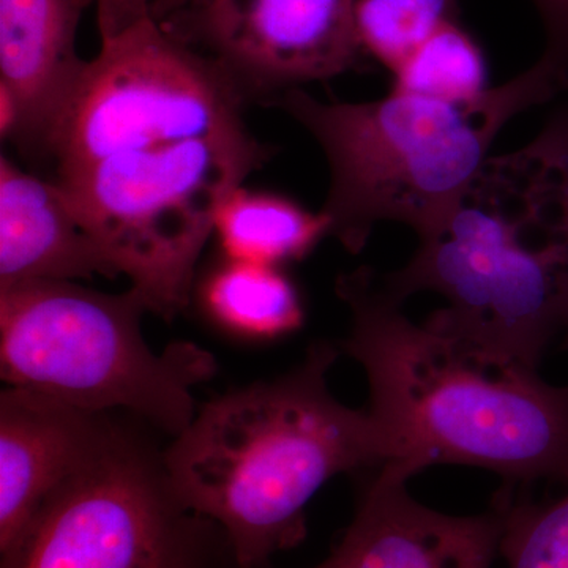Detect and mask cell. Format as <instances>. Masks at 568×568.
I'll list each match as a JSON object with an SVG mask.
<instances>
[{
  "label": "cell",
  "mask_w": 568,
  "mask_h": 568,
  "mask_svg": "<svg viewBox=\"0 0 568 568\" xmlns=\"http://www.w3.org/2000/svg\"><path fill=\"white\" fill-rule=\"evenodd\" d=\"M336 294L351 310L342 351L364 366L368 410L386 439L383 467L407 480L465 465L507 484H568V387L413 323L372 267L339 275Z\"/></svg>",
  "instance_id": "cell-1"
},
{
  "label": "cell",
  "mask_w": 568,
  "mask_h": 568,
  "mask_svg": "<svg viewBox=\"0 0 568 568\" xmlns=\"http://www.w3.org/2000/svg\"><path fill=\"white\" fill-rule=\"evenodd\" d=\"M413 260L381 275L405 302L433 291L426 324L470 349L537 369L568 331V106L521 151L489 156Z\"/></svg>",
  "instance_id": "cell-2"
},
{
  "label": "cell",
  "mask_w": 568,
  "mask_h": 568,
  "mask_svg": "<svg viewBox=\"0 0 568 568\" xmlns=\"http://www.w3.org/2000/svg\"><path fill=\"white\" fill-rule=\"evenodd\" d=\"M339 353L317 342L286 375L212 399L163 454L174 495L222 529L241 568H271L297 547L305 508L332 477L387 465L372 413L328 390Z\"/></svg>",
  "instance_id": "cell-3"
},
{
  "label": "cell",
  "mask_w": 568,
  "mask_h": 568,
  "mask_svg": "<svg viewBox=\"0 0 568 568\" xmlns=\"http://www.w3.org/2000/svg\"><path fill=\"white\" fill-rule=\"evenodd\" d=\"M567 89V71L544 54L469 102L392 91L375 102L323 103L301 88L274 103L320 142L331 170L321 211L328 235L357 254L386 220L407 224L418 239L432 233L487 162L503 126Z\"/></svg>",
  "instance_id": "cell-4"
},
{
  "label": "cell",
  "mask_w": 568,
  "mask_h": 568,
  "mask_svg": "<svg viewBox=\"0 0 568 568\" xmlns=\"http://www.w3.org/2000/svg\"><path fill=\"white\" fill-rule=\"evenodd\" d=\"M140 294L37 282L0 290V373L9 387L92 414L125 410L173 437L194 416L193 388L216 372L190 342L155 353L142 336Z\"/></svg>",
  "instance_id": "cell-5"
},
{
  "label": "cell",
  "mask_w": 568,
  "mask_h": 568,
  "mask_svg": "<svg viewBox=\"0 0 568 568\" xmlns=\"http://www.w3.org/2000/svg\"><path fill=\"white\" fill-rule=\"evenodd\" d=\"M271 156L245 129L115 153L52 182L149 313L171 321L192 301L224 201Z\"/></svg>",
  "instance_id": "cell-6"
},
{
  "label": "cell",
  "mask_w": 568,
  "mask_h": 568,
  "mask_svg": "<svg viewBox=\"0 0 568 568\" xmlns=\"http://www.w3.org/2000/svg\"><path fill=\"white\" fill-rule=\"evenodd\" d=\"M0 568H241L222 529L189 510L144 444L112 428L44 504Z\"/></svg>",
  "instance_id": "cell-7"
},
{
  "label": "cell",
  "mask_w": 568,
  "mask_h": 568,
  "mask_svg": "<svg viewBox=\"0 0 568 568\" xmlns=\"http://www.w3.org/2000/svg\"><path fill=\"white\" fill-rule=\"evenodd\" d=\"M226 70L152 17L102 39L55 140V175L115 153L246 129Z\"/></svg>",
  "instance_id": "cell-8"
},
{
  "label": "cell",
  "mask_w": 568,
  "mask_h": 568,
  "mask_svg": "<svg viewBox=\"0 0 568 568\" xmlns=\"http://www.w3.org/2000/svg\"><path fill=\"white\" fill-rule=\"evenodd\" d=\"M357 0H211L174 21L226 70L246 102L355 69Z\"/></svg>",
  "instance_id": "cell-9"
},
{
  "label": "cell",
  "mask_w": 568,
  "mask_h": 568,
  "mask_svg": "<svg viewBox=\"0 0 568 568\" xmlns=\"http://www.w3.org/2000/svg\"><path fill=\"white\" fill-rule=\"evenodd\" d=\"M93 0H0V91L17 125L10 140L22 155L52 162L55 140L89 61L77 32Z\"/></svg>",
  "instance_id": "cell-10"
},
{
  "label": "cell",
  "mask_w": 568,
  "mask_h": 568,
  "mask_svg": "<svg viewBox=\"0 0 568 568\" xmlns=\"http://www.w3.org/2000/svg\"><path fill=\"white\" fill-rule=\"evenodd\" d=\"M387 467L366 484L355 517L313 568H489L499 545L496 511L452 517L422 506Z\"/></svg>",
  "instance_id": "cell-11"
},
{
  "label": "cell",
  "mask_w": 568,
  "mask_h": 568,
  "mask_svg": "<svg viewBox=\"0 0 568 568\" xmlns=\"http://www.w3.org/2000/svg\"><path fill=\"white\" fill-rule=\"evenodd\" d=\"M104 417L24 388L0 394V555L103 446Z\"/></svg>",
  "instance_id": "cell-12"
},
{
  "label": "cell",
  "mask_w": 568,
  "mask_h": 568,
  "mask_svg": "<svg viewBox=\"0 0 568 568\" xmlns=\"http://www.w3.org/2000/svg\"><path fill=\"white\" fill-rule=\"evenodd\" d=\"M119 276L52 181L0 159V290Z\"/></svg>",
  "instance_id": "cell-13"
},
{
  "label": "cell",
  "mask_w": 568,
  "mask_h": 568,
  "mask_svg": "<svg viewBox=\"0 0 568 568\" xmlns=\"http://www.w3.org/2000/svg\"><path fill=\"white\" fill-rule=\"evenodd\" d=\"M215 234L226 257L280 267L312 253L328 235V220L287 197L241 186L220 209Z\"/></svg>",
  "instance_id": "cell-14"
},
{
  "label": "cell",
  "mask_w": 568,
  "mask_h": 568,
  "mask_svg": "<svg viewBox=\"0 0 568 568\" xmlns=\"http://www.w3.org/2000/svg\"><path fill=\"white\" fill-rule=\"evenodd\" d=\"M213 323L250 339H274L297 331L304 306L293 282L276 265L226 257L201 286Z\"/></svg>",
  "instance_id": "cell-15"
},
{
  "label": "cell",
  "mask_w": 568,
  "mask_h": 568,
  "mask_svg": "<svg viewBox=\"0 0 568 568\" xmlns=\"http://www.w3.org/2000/svg\"><path fill=\"white\" fill-rule=\"evenodd\" d=\"M394 74L396 92L450 102H469L489 89L484 54L457 22L425 41Z\"/></svg>",
  "instance_id": "cell-16"
},
{
  "label": "cell",
  "mask_w": 568,
  "mask_h": 568,
  "mask_svg": "<svg viewBox=\"0 0 568 568\" xmlns=\"http://www.w3.org/2000/svg\"><path fill=\"white\" fill-rule=\"evenodd\" d=\"M491 510L500 525L497 551L508 568H568V489L558 499L536 503L507 484Z\"/></svg>",
  "instance_id": "cell-17"
},
{
  "label": "cell",
  "mask_w": 568,
  "mask_h": 568,
  "mask_svg": "<svg viewBox=\"0 0 568 568\" xmlns=\"http://www.w3.org/2000/svg\"><path fill=\"white\" fill-rule=\"evenodd\" d=\"M457 11L458 0H357L355 31L362 51L395 73Z\"/></svg>",
  "instance_id": "cell-18"
},
{
  "label": "cell",
  "mask_w": 568,
  "mask_h": 568,
  "mask_svg": "<svg viewBox=\"0 0 568 568\" xmlns=\"http://www.w3.org/2000/svg\"><path fill=\"white\" fill-rule=\"evenodd\" d=\"M534 3L547 32L544 54L568 73V0H534Z\"/></svg>",
  "instance_id": "cell-19"
},
{
  "label": "cell",
  "mask_w": 568,
  "mask_h": 568,
  "mask_svg": "<svg viewBox=\"0 0 568 568\" xmlns=\"http://www.w3.org/2000/svg\"><path fill=\"white\" fill-rule=\"evenodd\" d=\"M102 39L115 36L142 18L151 17L152 0H95Z\"/></svg>",
  "instance_id": "cell-20"
},
{
  "label": "cell",
  "mask_w": 568,
  "mask_h": 568,
  "mask_svg": "<svg viewBox=\"0 0 568 568\" xmlns=\"http://www.w3.org/2000/svg\"><path fill=\"white\" fill-rule=\"evenodd\" d=\"M211 0H152L151 17L160 24H166L203 9Z\"/></svg>",
  "instance_id": "cell-21"
},
{
  "label": "cell",
  "mask_w": 568,
  "mask_h": 568,
  "mask_svg": "<svg viewBox=\"0 0 568 568\" xmlns=\"http://www.w3.org/2000/svg\"><path fill=\"white\" fill-rule=\"evenodd\" d=\"M562 349H568V331H567V334H566V338H564Z\"/></svg>",
  "instance_id": "cell-22"
}]
</instances>
